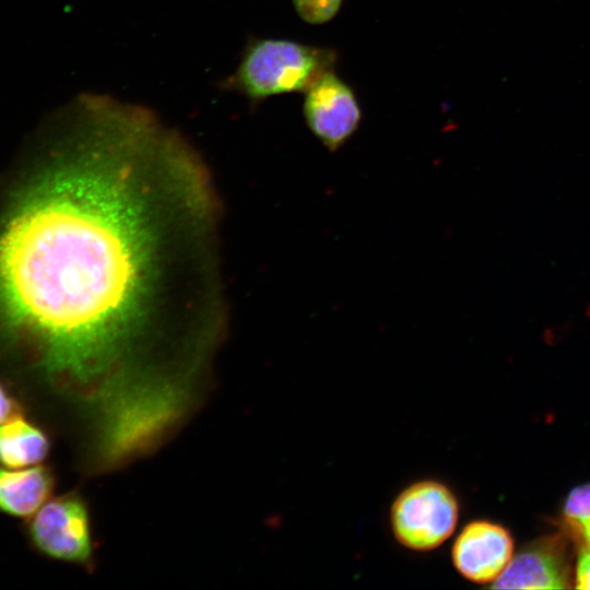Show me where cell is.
I'll use <instances>...</instances> for the list:
<instances>
[{"label": "cell", "mask_w": 590, "mask_h": 590, "mask_svg": "<svg viewBox=\"0 0 590 590\" xmlns=\"http://www.w3.org/2000/svg\"><path fill=\"white\" fill-rule=\"evenodd\" d=\"M76 113V148L0 228V312L49 375L88 385L146 321L198 172L150 108L104 94Z\"/></svg>", "instance_id": "obj_1"}, {"label": "cell", "mask_w": 590, "mask_h": 590, "mask_svg": "<svg viewBox=\"0 0 590 590\" xmlns=\"http://www.w3.org/2000/svg\"><path fill=\"white\" fill-rule=\"evenodd\" d=\"M184 390L165 379L110 378L97 391L103 402L102 459L117 463L151 447L181 413Z\"/></svg>", "instance_id": "obj_2"}, {"label": "cell", "mask_w": 590, "mask_h": 590, "mask_svg": "<svg viewBox=\"0 0 590 590\" xmlns=\"http://www.w3.org/2000/svg\"><path fill=\"white\" fill-rule=\"evenodd\" d=\"M337 55L331 49L286 39H250L236 71L221 84L250 101L305 92L323 73L333 70Z\"/></svg>", "instance_id": "obj_3"}, {"label": "cell", "mask_w": 590, "mask_h": 590, "mask_svg": "<svg viewBox=\"0 0 590 590\" xmlns=\"http://www.w3.org/2000/svg\"><path fill=\"white\" fill-rule=\"evenodd\" d=\"M390 528L398 543L411 551L428 552L455 532L459 505L455 493L437 480L406 486L390 507Z\"/></svg>", "instance_id": "obj_4"}, {"label": "cell", "mask_w": 590, "mask_h": 590, "mask_svg": "<svg viewBox=\"0 0 590 590\" xmlns=\"http://www.w3.org/2000/svg\"><path fill=\"white\" fill-rule=\"evenodd\" d=\"M32 544L54 559L91 565L93 542L87 506L76 494L46 502L27 526Z\"/></svg>", "instance_id": "obj_5"}, {"label": "cell", "mask_w": 590, "mask_h": 590, "mask_svg": "<svg viewBox=\"0 0 590 590\" xmlns=\"http://www.w3.org/2000/svg\"><path fill=\"white\" fill-rule=\"evenodd\" d=\"M303 113L312 134L330 152L342 148L362 120L353 90L333 70L323 73L305 91Z\"/></svg>", "instance_id": "obj_6"}, {"label": "cell", "mask_w": 590, "mask_h": 590, "mask_svg": "<svg viewBox=\"0 0 590 590\" xmlns=\"http://www.w3.org/2000/svg\"><path fill=\"white\" fill-rule=\"evenodd\" d=\"M514 540L503 526L488 520L465 524L451 548L457 571L476 583L497 579L512 558Z\"/></svg>", "instance_id": "obj_7"}, {"label": "cell", "mask_w": 590, "mask_h": 590, "mask_svg": "<svg viewBox=\"0 0 590 590\" xmlns=\"http://www.w3.org/2000/svg\"><path fill=\"white\" fill-rule=\"evenodd\" d=\"M495 589L569 588V566L565 548L555 540L531 545L517 555L492 582Z\"/></svg>", "instance_id": "obj_8"}, {"label": "cell", "mask_w": 590, "mask_h": 590, "mask_svg": "<svg viewBox=\"0 0 590 590\" xmlns=\"http://www.w3.org/2000/svg\"><path fill=\"white\" fill-rule=\"evenodd\" d=\"M55 486L51 470L43 465L0 467V511L33 516L49 499Z\"/></svg>", "instance_id": "obj_9"}, {"label": "cell", "mask_w": 590, "mask_h": 590, "mask_svg": "<svg viewBox=\"0 0 590 590\" xmlns=\"http://www.w3.org/2000/svg\"><path fill=\"white\" fill-rule=\"evenodd\" d=\"M47 434L22 415L0 425V463L26 468L40 463L48 455Z\"/></svg>", "instance_id": "obj_10"}, {"label": "cell", "mask_w": 590, "mask_h": 590, "mask_svg": "<svg viewBox=\"0 0 590 590\" xmlns=\"http://www.w3.org/2000/svg\"><path fill=\"white\" fill-rule=\"evenodd\" d=\"M343 0H293L299 17L309 24H323L339 12Z\"/></svg>", "instance_id": "obj_11"}, {"label": "cell", "mask_w": 590, "mask_h": 590, "mask_svg": "<svg viewBox=\"0 0 590 590\" xmlns=\"http://www.w3.org/2000/svg\"><path fill=\"white\" fill-rule=\"evenodd\" d=\"M564 515L568 521L579 527L590 518V484L570 491L565 500Z\"/></svg>", "instance_id": "obj_12"}, {"label": "cell", "mask_w": 590, "mask_h": 590, "mask_svg": "<svg viewBox=\"0 0 590 590\" xmlns=\"http://www.w3.org/2000/svg\"><path fill=\"white\" fill-rule=\"evenodd\" d=\"M20 415V404L4 385L0 382V425Z\"/></svg>", "instance_id": "obj_13"}, {"label": "cell", "mask_w": 590, "mask_h": 590, "mask_svg": "<svg viewBox=\"0 0 590 590\" xmlns=\"http://www.w3.org/2000/svg\"><path fill=\"white\" fill-rule=\"evenodd\" d=\"M576 588L590 589V546L579 555L576 568Z\"/></svg>", "instance_id": "obj_14"}]
</instances>
